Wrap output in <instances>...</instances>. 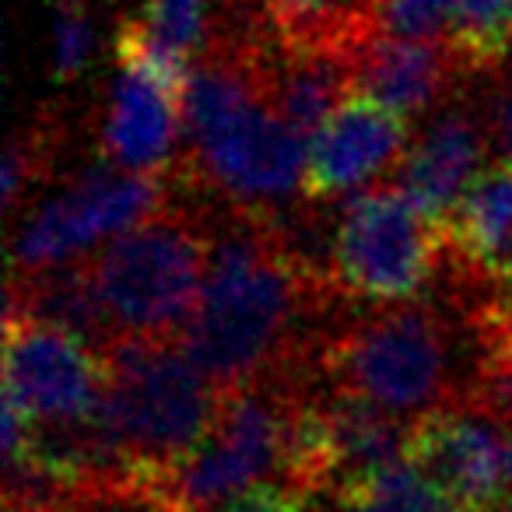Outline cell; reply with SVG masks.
Here are the masks:
<instances>
[{"label": "cell", "instance_id": "6da1fadb", "mask_svg": "<svg viewBox=\"0 0 512 512\" xmlns=\"http://www.w3.org/2000/svg\"><path fill=\"white\" fill-rule=\"evenodd\" d=\"M337 299L327 260L281 214L221 207L204 292L179 341L225 397L278 372H316Z\"/></svg>", "mask_w": 512, "mask_h": 512}, {"label": "cell", "instance_id": "7a4b0ae2", "mask_svg": "<svg viewBox=\"0 0 512 512\" xmlns=\"http://www.w3.org/2000/svg\"><path fill=\"white\" fill-rule=\"evenodd\" d=\"M102 355V428L137 474L169 477L190 460L218 418L221 393L186 355L183 341L116 337Z\"/></svg>", "mask_w": 512, "mask_h": 512}, {"label": "cell", "instance_id": "3957f363", "mask_svg": "<svg viewBox=\"0 0 512 512\" xmlns=\"http://www.w3.org/2000/svg\"><path fill=\"white\" fill-rule=\"evenodd\" d=\"M214 246V214L165 200L151 218L88 260L116 337L179 341L197 313Z\"/></svg>", "mask_w": 512, "mask_h": 512}, {"label": "cell", "instance_id": "277c9868", "mask_svg": "<svg viewBox=\"0 0 512 512\" xmlns=\"http://www.w3.org/2000/svg\"><path fill=\"white\" fill-rule=\"evenodd\" d=\"M316 372L334 390L372 400L386 414H411L456 397L449 383V334L425 302H400L337 323L320 344Z\"/></svg>", "mask_w": 512, "mask_h": 512}, {"label": "cell", "instance_id": "5b68a950", "mask_svg": "<svg viewBox=\"0 0 512 512\" xmlns=\"http://www.w3.org/2000/svg\"><path fill=\"white\" fill-rule=\"evenodd\" d=\"M313 372H278L225 393L207 439L172 470L169 495L179 512H221L256 484L285 477L292 418Z\"/></svg>", "mask_w": 512, "mask_h": 512}, {"label": "cell", "instance_id": "8992f818", "mask_svg": "<svg viewBox=\"0 0 512 512\" xmlns=\"http://www.w3.org/2000/svg\"><path fill=\"white\" fill-rule=\"evenodd\" d=\"M442 253V232L411 193L383 183L344 204L330 235L327 271L341 299L400 306L425 292Z\"/></svg>", "mask_w": 512, "mask_h": 512}, {"label": "cell", "instance_id": "52a82bcc", "mask_svg": "<svg viewBox=\"0 0 512 512\" xmlns=\"http://www.w3.org/2000/svg\"><path fill=\"white\" fill-rule=\"evenodd\" d=\"M116 85L102 123V158L144 176H169L183 123L186 60L151 39L141 18L116 29Z\"/></svg>", "mask_w": 512, "mask_h": 512}, {"label": "cell", "instance_id": "ba28073f", "mask_svg": "<svg viewBox=\"0 0 512 512\" xmlns=\"http://www.w3.org/2000/svg\"><path fill=\"white\" fill-rule=\"evenodd\" d=\"M169 176H144L99 162L85 169L60 197L43 204L11 246V274H32L78 260L92 242L116 239L141 225L172 197Z\"/></svg>", "mask_w": 512, "mask_h": 512}, {"label": "cell", "instance_id": "9c48e42d", "mask_svg": "<svg viewBox=\"0 0 512 512\" xmlns=\"http://www.w3.org/2000/svg\"><path fill=\"white\" fill-rule=\"evenodd\" d=\"M509 432L467 393L407 421L404 460L432 477L456 512H495L509 495Z\"/></svg>", "mask_w": 512, "mask_h": 512}, {"label": "cell", "instance_id": "30bf717a", "mask_svg": "<svg viewBox=\"0 0 512 512\" xmlns=\"http://www.w3.org/2000/svg\"><path fill=\"white\" fill-rule=\"evenodd\" d=\"M4 397L36 425H88L102 414L106 365L64 330L4 320Z\"/></svg>", "mask_w": 512, "mask_h": 512}, {"label": "cell", "instance_id": "8fae6325", "mask_svg": "<svg viewBox=\"0 0 512 512\" xmlns=\"http://www.w3.org/2000/svg\"><path fill=\"white\" fill-rule=\"evenodd\" d=\"M411 141V120L372 95H348L344 106L309 141L302 197L334 200L400 169Z\"/></svg>", "mask_w": 512, "mask_h": 512}, {"label": "cell", "instance_id": "7c38bea8", "mask_svg": "<svg viewBox=\"0 0 512 512\" xmlns=\"http://www.w3.org/2000/svg\"><path fill=\"white\" fill-rule=\"evenodd\" d=\"M460 78H467V71L446 39H404L383 32L355 57V92L372 95L407 120L449 102Z\"/></svg>", "mask_w": 512, "mask_h": 512}, {"label": "cell", "instance_id": "4fadbf2b", "mask_svg": "<svg viewBox=\"0 0 512 512\" xmlns=\"http://www.w3.org/2000/svg\"><path fill=\"white\" fill-rule=\"evenodd\" d=\"M488 151V130L463 106H446L400 165V183L425 218L442 232L449 214L477 179Z\"/></svg>", "mask_w": 512, "mask_h": 512}, {"label": "cell", "instance_id": "5bb4252c", "mask_svg": "<svg viewBox=\"0 0 512 512\" xmlns=\"http://www.w3.org/2000/svg\"><path fill=\"white\" fill-rule=\"evenodd\" d=\"M442 242L453 267L474 288H512V162L477 172L442 225Z\"/></svg>", "mask_w": 512, "mask_h": 512}, {"label": "cell", "instance_id": "9a60e30c", "mask_svg": "<svg viewBox=\"0 0 512 512\" xmlns=\"http://www.w3.org/2000/svg\"><path fill=\"white\" fill-rule=\"evenodd\" d=\"M4 320H29L64 330L95 351H106L116 341V327L102 306L88 260H67L32 274H11Z\"/></svg>", "mask_w": 512, "mask_h": 512}, {"label": "cell", "instance_id": "2e32d148", "mask_svg": "<svg viewBox=\"0 0 512 512\" xmlns=\"http://www.w3.org/2000/svg\"><path fill=\"white\" fill-rule=\"evenodd\" d=\"M386 0H264L260 25L292 53H327L355 64V57L383 36Z\"/></svg>", "mask_w": 512, "mask_h": 512}, {"label": "cell", "instance_id": "e0dca14e", "mask_svg": "<svg viewBox=\"0 0 512 512\" xmlns=\"http://www.w3.org/2000/svg\"><path fill=\"white\" fill-rule=\"evenodd\" d=\"M267 95L281 120L313 141L344 99L355 95V64L327 53L281 50L267 36Z\"/></svg>", "mask_w": 512, "mask_h": 512}, {"label": "cell", "instance_id": "ac0fdd59", "mask_svg": "<svg viewBox=\"0 0 512 512\" xmlns=\"http://www.w3.org/2000/svg\"><path fill=\"white\" fill-rule=\"evenodd\" d=\"M446 43L467 74L498 71L512 50V0H449Z\"/></svg>", "mask_w": 512, "mask_h": 512}, {"label": "cell", "instance_id": "d6986e66", "mask_svg": "<svg viewBox=\"0 0 512 512\" xmlns=\"http://www.w3.org/2000/svg\"><path fill=\"white\" fill-rule=\"evenodd\" d=\"M46 512H179V505L165 477L109 474L67 488Z\"/></svg>", "mask_w": 512, "mask_h": 512}, {"label": "cell", "instance_id": "ffe728a7", "mask_svg": "<svg viewBox=\"0 0 512 512\" xmlns=\"http://www.w3.org/2000/svg\"><path fill=\"white\" fill-rule=\"evenodd\" d=\"M60 141H64V123L53 113H39L29 127H22L8 144V162H4V207L18 214L22 197H29L32 186L46 183L57 162Z\"/></svg>", "mask_w": 512, "mask_h": 512}, {"label": "cell", "instance_id": "44dd1931", "mask_svg": "<svg viewBox=\"0 0 512 512\" xmlns=\"http://www.w3.org/2000/svg\"><path fill=\"white\" fill-rule=\"evenodd\" d=\"M365 502L376 512H456L453 502L446 498V491L425 477L418 467H411L407 460L393 463L376 484H372Z\"/></svg>", "mask_w": 512, "mask_h": 512}, {"label": "cell", "instance_id": "7402d4cb", "mask_svg": "<svg viewBox=\"0 0 512 512\" xmlns=\"http://www.w3.org/2000/svg\"><path fill=\"white\" fill-rule=\"evenodd\" d=\"M463 393L477 400L512 435V344H481L474 383Z\"/></svg>", "mask_w": 512, "mask_h": 512}, {"label": "cell", "instance_id": "603a6c76", "mask_svg": "<svg viewBox=\"0 0 512 512\" xmlns=\"http://www.w3.org/2000/svg\"><path fill=\"white\" fill-rule=\"evenodd\" d=\"M92 53V22L85 0H57V81L78 78Z\"/></svg>", "mask_w": 512, "mask_h": 512}, {"label": "cell", "instance_id": "cb8c5ba5", "mask_svg": "<svg viewBox=\"0 0 512 512\" xmlns=\"http://www.w3.org/2000/svg\"><path fill=\"white\" fill-rule=\"evenodd\" d=\"M383 29L404 39H446L449 0H386Z\"/></svg>", "mask_w": 512, "mask_h": 512}, {"label": "cell", "instance_id": "d4e9b609", "mask_svg": "<svg viewBox=\"0 0 512 512\" xmlns=\"http://www.w3.org/2000/svg\"><path fill=\"white\" fill-rule=\"evenodd\" d=\"M467 323L481 344H512V288L491 292L467 313Z\"/></svg>", "mask_w": 512, "mask_h": 512}, {"label": "cell", "instance_id": "484cf974", "mask_svg": "<svg viewBox=\"0 0 512 512\" xmlns=\"http://www.w3.org/2000/svg\"><path fill=\"white\" fill-rule=\"evenodd\" d=\"M221 512H309V498L292 484H256L232 498Z\"/></svg>", "mask_w": 512, "mask_h": 512}, {"label": "cell", "instance_id": "4316f807", "mask_svg": "<svg viewBox=\"0 0 512 512\" xmlns=\"http://www.w3.org/2000/svg\"><path fill=\"white\" fill-rule=\"evenodd\" d=\"M484 130L505 162H512V71H505V78L491 88L484 106Z\"/></svg>", "mask_w": 512, "mask_h": 512}, {"label": "cell", "instance_id": "83f0119b", "mask_svg": "<svg viewBox=\"0 0 512 512\" xmlns=\"http://www.w3.org/2000/svg\"><path fill=\"white\" fill-rule=\"evenodd\" d=\"M495 512H512V491H509V495H505L502 498V505H498V509Z\"/></svg>", "mask_w": 512, "mask_h": 512}]
</instances>
